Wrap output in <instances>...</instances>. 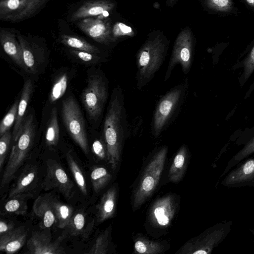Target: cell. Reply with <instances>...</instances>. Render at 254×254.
Masks as SVG:
<instances>
[{
	"mask_svg": "<svg viewBox=\"0 0 254 254\" xmlns=\"http://www.w3.org/2000/svg\"><path fill=\"white\" fill-rule=\"evenodd\" d=\"M101 130L107 147L108 162L116 170L121 160L124 142L130 133L124 94L119 85L112 91Z\"/></svg>",
	"mask_w": 254,
	"mask_h": 254,
	"instance_id": "cell-1",
	"label": "cell"
},
{
	"mask_svg": "<svg viewBox=\"0 0 254 254\" xmlns=\"http://www.w3.org/2000/svg\"><path fill=\"white\" fill-rule=\"evenodd\" d=\"M169 40L164 32L156 30L150 32L136 56V86L141 91L153 79L168 54Z\"/></svg>",
	"mask_w": 254,
	"mask_h": 254,
	"instance_id": "cell-2",
	"label": "cell"
},
{
	"mask_svg": "<svg viewBox=\"0 0 254 254\" xmlns=\"http://www.w3.org/2000/svg\"><path fill=\"white\" fill-rule=\"evenodd\" d=\"M99 65L88 68L80 98L90 128L95 129L103 122L109 94L108 79Z\"/></svg>",
	"mask_w": 254,
	"mask_h": 254,
	"instance_id": "cell-3",
	"label": "cell"
},
{
	"mask_svg": "<svg viewBox=\"0 0 254 254\" xmlns=\"http://www.w3.org/2000/svg\"><path fill=\"white\" fill-rule=\"evenodd\" d=\"M38 122L33 108L28 109L18 136L13 143L8 160L5 166L0 182L4 188L14 179L37 141L39 134Z\"/></svg>",
	"mask_w": 254,
	"mask_h": 254,
	"instance_id": "cell-4",
	"label": "cell"
},
{
	"mask_svg": "<svg viewBox=\"0 0 254 254\" xmlns=\"http://www.w3.org/2000/svg\"><path fill=\"white\" fill-rule=\"evenodd\" d=\"M188 89L189 80L187 77L160 98L151 124V131L154 138L159 137L176 118L185 102Z\"/></svg>",
	"mask_w": 254,
	"mask_h": 254,
	"instance_id": "cell-5",
	"label": "cell"
},
{
	"mask_svg": "<svg viewBox=\"0 0 254 254\" xmlns=\"http://www.w3.org/2000/svg\"><path fill=\"white\" fill-rule=\"evenodd\" d=\"M168 147L163 146L155 152L140 178L132 201V209L139 208L152 195L159 182L165 163Z\"/></svg>",
	"mask_w": 254,
	"mask_h": 254,
	"instance_id": "cell-6",
	"label": "cell"
},
{
	"mask_svg": "<svg viewBox=\"0 0 254 254\" xmlns=\"http://www.w3.org/2000/svg\"><path fill=\"white\" fill-rule=\"evenodd\" d=\"M61 116L68 135L85 155L90 151L85 121L76 99L69 95L61 102Z\"/></svg>",
	"mask_w": 254,
	"mask_h": 254,
	"instance_id": "cell-7",
	"label": "cell"
},
{
	"mask_svg": "<svg viewBox=\"0 0 254 254\" xmlns=\"http://www.w3.org/2000/svg\"><path fill=\"white\" fill-rule=\"evenodd\" d=\"M231 221L218 223L186 242L177 252L180 254H210L231 231Z\"/></svg>",
	"mask_w": 254,
	"mask_h": 254,
	"instance_id": "cell-8",
	"label": "cell"
},
{
	"mask_svg": "<svg viewBox=\"0 0 254 254\" xmlns=\"http://www.w3.org/2000/svg\"><path fill=\"white\" fill-rule=\"evenodd\" d=\"M194 45V38L190 28L189 27L184 28L175 41L164 81L170 78L177 64H180L184 74L189 73L193 60Z\"/></svg>",
	"mask_w": 254,
	"mask_h": 254,
	"instance_id": "cell-9",
	"label": "cell"
},
{
	"mask_svg": "<svg viewBox=\"0 0 254 254\" xmlns=\"http://www.w3.org/2000/svg\"><path fill=\"white\" fill-rule=\"evenodd\" d=\"M17 38L22 50L26 74L36 81L48 64L47 52L44 46L29 41L20 34Z\"/></svg>",
	"mask_w": 254,
	"mask_h": 254,
	"instance_id": "cell-10",
	"label": "cell"
},
{
	"mask_svg": "<svg viewBox=\"0 0 254 254\" xmlns=\"http://www.w3.org/2000/svg\"><path fill=\"white\" fill-rule=\"evenodd\" d=\"M49 0H1L0 20L18 22L31 17L39 12Z\"/></svg>",
	"mask_w": 254,
	"mask_h": 254,
	"instance_id": "cell-11",
	"label": "cell"
},
{
	"mask_svg": "<svg viewBox=\"0 0 254 254\" xmlns=\"http://www.w3.org/2000/svg\"><path fill=\"white\" fill-rule=\"evenodd\" d=\"M41 187L45 190H56L68 199L71 198L74 193V184L64 169L53 159L47 162L46 174Z\"/></svg>",
	"mask_w": 254,
	"mask_h": 254,
	"instance_id": "cell-12",
	"label": "cell"
},
{
	"mask_svg": "<svg viewBox=\"0 0 254 254\" xmlns=\"http://www.w3.org/2000/svg\"><path fill=\"white\" fill-rule=\"evenodd\" d=\"M79 28L97 42L108 47L116 45L112 34L111 20L104 16L89 17L80 20Z\"/></svg>",
	"mask_w": 254,
	"mask_h": 254,
	"instance_id": "cell-13",
	"label": "cell"
},
{
	"mask_svg": "<svg viewBox=\"0 0 254 254\" xmlns=\"http://www.w3.org/2000/svg\"><path fill=\"white\" fill-rule=\"evenodd\" d=\"M178 205L176 196L172 194L155 200L149 213L150 220L153 225L161 228L168 227L176 213Z\"/></svg>",
	"mask_w": 254,
	"mask_h": 254,
	"instance_id": "cell-14",
	"label": "cell"
},
{
	"mask_svg": "<svg viewBox=\"0 0 254 254\" xmlns=\"http://www.w3.org/2000/svg\"><path fill=\"white\" fill-rule=\"evenodd\" d=\"M45 109L47 114H43L39 130L42 133L45 145L50 149H53L58 146L61 138L58 108L56 105H49Z\"/></svg>",
	"mask_w": 254,
	"mask_h": 254,
	"instance_id": "cell-15",
	"label": "cell"
},
{
	"mask_svg": "<svg viewBox=\"0 0 254 254\" xmlns=\"http://www.w3.org/2000/svg\"><path fill=\"white\" fill-rule=\"evenodd\" d=\"M221 184L227 188L254 187V158L246 160L230 171Z\"/></svg>",
	"mask_w": 254,
	"mask_h": 254,
	"instance_id": "cell-16",
	"label": "cell"
},
{
	"mask_svg": "<svg viewBox=\"0 0 254 254\" xmlns=\"http://www.w3.org/2000/svg\"><path fill=\"white\" fill-rule=\"evenodd\" d=\"M27 247L30 254H60L65 253L58 241L53 242L50 232H35L28 240Z\"/></svg>",
	"mask_w": 254,
	"mask_h": 254,
	"instance_id": "cell-17",
	"label": "cell"
},
{
	"mask_svg": "<svg viewBox=\"0 0 254 254\" xmlns=\"http://www.w3.org/2000/svg\"><path fill=\"white\" fill-rule=\"evenodd\" d=\"M112 0H93L85 2L71 15L70 20L76 21L89 17L108 15L116 7Z\"/></svg>",
	"mask_w": 254,
	"mask_h": 254,
	"instance_id": "cell-18",
	"label": "cell"
},
{
	"mask_svg": "<svg viewBox=\"0 0 254 254\" xmlns=\"http://www.w3.org/2000/svg\"><path fill=\"white\" fill-rule=\"evenodd\" d=\"M0 42L4 51L15 65L21 72L26 74L22 48L15 34L6 29H1Z\"/></svg>",
	"mask_w": 254,
	"mask_h": 254,
	"instance_id": "cell-19",
	"label": "cell"
},
{
	"mask_svg": "<svg viewBox=\"0 0 254 254\" xmlns=\"http://www.w3.org/2000/svg\"><path fill=\"white\" fill-rule=\"evenodd\" d=\"M35 81L29 76L25 78L19 97L16 119L12 130V142L15 141L28 112V105L35 90Z\"/></svg>",
	"mask_w": 254,
	"mask_h": 254,
	"instance_id": "cell-20",
	"label": "cell"
},
{
	"mask_svg": "<svg viewBox=\"0 0 254 254\" xmlns=\"http://www.w3.org/2000/svg\"><path fill=\"white\" fill-rule=\"evenodd\" d=\"M74 74L75 70L68 67H64L56 73L48 97V105H56L65 94Z\"/></svg>",
	"mask_w": 254,
	"mask_h": 254,
	"instance_id": "cell-21",
	"label": "cell"
},
{
	"mask_svg": "<svg viewBox=\"0 0 254 254\" xmlns=\"http://www.w3.org/2000/svg\"><path fill=\"white\" fill-rule=\"evenodd\" d=\"M54 197L51 194L39 195L34 202L33 210L41 220L40 226L42 229L49 228L56 223Z\"/></svg>",
	"mask_w": 254,
	"mask_h": 254,
	"instance_id": "cell-22",
	"label": "cell"
},
{
	"mask_svg": "<svg viewBox=\"0 0 254 254\" xmlns=\"http://www.w3.org/2000/svg\"><path fill=\"white\" fill-rule=\"evenodd\" d=\"M38 182V170L33 165H27L18 176L16 182L10 189L8 198L25 194L32 193Z\"/></svg>",
	"mask_w": 254,
	"mask_h": 254,
	"instance_id": "cell-23",
	"label": "cell"
},
{
	"mask_svg": "<svg viewBox=\"0 0 254 254\" xmlns=\"http://www.w3.org/2000/svg\"><path fill=\"white\" fill-rule=\"evenodd\" d=\"M27 236V230L23 226L0 236V250L8 254L16 253L24 245Z\"/></svg>",
	"mask_w": 254,
	"mask_h": 254,
	"instance_id": "cell-24",
	"label": "cell"
},
{
	"mask_svg": "<svg viewBox=\"0 0 254 254\" xmlns=\"http://www.w3.org/2000/svg\"><path fill=\"white\" fill-rule=\"evenodd\" d=\"M118 190L112 186L105 191L96 205L97 222H103L114 217L117 206Z\"/></svg>",
	"mask_w": 254,
	"mask_h": 254,
	"instance_id": "cell-25",
	"label": "cell"
},
{
	"mask_svg": "<svg viewBox=\"0 0 254 254\" xmlns=\"http://www.w3.org/2000/svg\"><path fill=\"white\" fill-rule=\"evenodd\" d=\"M189 151L186 144L182 145L177 152L170 166L168 178L170 181L177 183L183 178L187 167Z\"/></svg>",
	"mask_w": 254,
	"mask_h": 254,
	"instance_id": "cell-26",
	"label": "cell"
},
{
	"mask_svg": "<svg viewBox=\"0 0 254 254\" xmlns=\"http://www.w3.org/2000/svg\"><path fill=\"white\" fill-rule=\"evenodd\" d=\"M86 223L84 212L82 210H77L73 214L66 227L69 234L72 236L81 235L84 238H87L92 229L94 222H91L87 225Z\"/></svg>",
	"mask_w": 254,
	"mask_h": 254,
	"instance_id": "cell-27",
	"label": "cell"
},
{
	"mask_svg": "<svg viewBox=\"0 0 254 254\" xmlns=\"http://www.w3.org/2000/svg\"><path fill=\"white\" fill-rule=\"evenodd\" d=\"M68 54L71 59L75 63L89 67L106 62L108 58L106 54H96L72 49L69 50Z\"/></svg>",
	"mask_w": 254,
	"mask_h": 254,
	"instance_id": "cell-28",
	"label": "cell"
},
{
	"mask_svg": "<svg viewBox=\"0 0 254 254\" xmlns=\"http://www.w3.org/2000/svg\"><path fill=\"white\" fill-rule=\"evenodd\" d=\"M33 195V193H25L9 197L4 204L2 211L4 213L24 215L28 208L27 200Z\"/></svg>",
	"mask_w": 254,
	"mask_h": 254,
	"instance_id": "cell-29",
	"label": "cell"
},
{
	"mask_svg": "<svg viewBox=\"0 0 254 254\" xmlns=\"http://www.w3.org/2000/svg\"><path fill=\"white\" fill-rule=\"evenodd\" d=\"M65 156L70 170L79 189L83 194L87 195L88 191L84 175L71 149L66 151Z\"/></svg>",
	"mask_w": 254,
	"mask_h": 254,
	"instance_id": "cell-30",
	"label": "cell"
},
{
	"mask_svg": "<svg viewBox=\"0 0 254 254\" xmlns=\"http://www.w3.org/2000/svg\"><path fill=\"white\" fill-rule=\"evenodd\" d=\"M61 42L64 45L72 49L86 51L96 54H105L97 47L75 36L63 35L61 37Z\"/></svg>",
	"mask_w": 254,
	"mask_h": 254,
	"instance_id": "cell-31",
	"label": "cell"
},
{
	"mask_svg": "<svg viewBox=\"0 0 254 254\" xmlns=\"http://www.w3.org/2000/svg\"><path fill=\"white\" fill-rule=\"evenodd\" d=\"M53 205L57 226L62 229L66 228L73 214L72 207L55 197L54 198Z\"/></svg>",
	"mask_w": 254,
	"mask_h": 254,
	"instance_id": "cell-32",
	"label": "cell"
},
{
	"mask_svg": "<svg viewBox=\"0 0 254 254\" xmlns=\"http://www.w3.org/2000/svg\"><path fill=\"white\" fill-rule=\"evenodd\" d=\"M134 249L137 254H158L164 251V247L160 242L139 237L134 241Z\"/></svg>",
	"mask_w": 254,
	"mask_h": 254,
	"instance_id": "cell-33",
	"label": "cell"
},
{
	"mask_svg": "<svg viewBox=\"0 0 254 254\" xmlns=\"http://www.w3.org/2000/svg\"><path fill=\"white\" fill-rule=\"evenodd\" d=\"M112 175L106 168L103 166H94L90 173V179L93 190L96 193L99 192L109 183Z\"/></svg>",
	"mask_w": 254,
	"mask_h": 254,
	"instance_id": "cell-34",
	"label": "cell"
},
{
	"mask_svg": "<svg viewBox=\"0 0 254 254\" xmlns=\"http://www.w3.org/2000/svg\"><path fill=\"white\" fill-rule=\"evenodd\" d=\"M93 133L91 149L94 155L100 160L108 161V151L106 143L102 131L90 128Z\"/></svg>",
	"mask_w": 254,
	"mask_h": 254,
	"instance_id": "cell-35",
	"label": "cell"
},
{
	"mask_svg": "<svg viewBox=\"0 0 254 254\" xmlns=\"http://www.w3.org/2000/svg\"><path fill=\"white\" fill-rule=\"evenodd\" d=\"M254 153V136L246 143L244 147L234 155L228 161L225 169L220 178L228 173L234 166L238 165L243 160Z\"/></svg>",
	"mask_w": 254,
	"mask_h": 254,
	"instance_id": "cell-36",
	"label": "cell"
},
{
	"mask_svg": "<svg viewBox=\"0 0 254 254\" xmlns=\"http://www.w3.org/2000/svg\"><path fill=\"white\" fill-rule=\"evenodd\" d=\"M112 227L110 226L102 231L97 237L88 254H105L108 253Z\"/></svg>",
	"mask_w": 254,
	"mask_h": 254,
	"instance_id": "cell-37",
	"label": "cell"
},
{
	"mask_svg": "<svg viewBox=\"0 0 254 254\" xmlns=\"http://www.w3.org/2000/svg\"><path fill=\"white\" fill-rule=\"evenodd\" d=\"M19 98H17L12 104L7 113L4 116L0 123V136L5 132L11 129L15 122Z\"/></svg>",
	"mask_w": 254,
	"mask_h": 254,
	"instance_id": "cell-38",
	"label": "cell"
},
{
	"mask_svg": "<svg viewBox=\"0 0 254 254\" xmlns=\"http://www.w3.org/2000/svg\"><path fill=\"white\" fill-rule=\"evenodd\" d=\"M112 34L114 42L117 44L121 40L133 37L135 32L130 26L118 21L113 25Z\"/></svg>",
	"mask_w": 254,
	"mask_h": 254,
	"instance_id": "cell-39",
	"label": "cell"
},
{
	"mask_svg": "<svg viewBox=\"0 0 254 254\" xmlns=\"http://www.w3.org/2000/svg\"><path fill=\"white\" fill-rule=\"evenodd\" d=\"M11 129L0 136V170L1 171L6 159L9 146L12 141V133Z\"/></svg>",
	"mask_w": 254,
	"mask_h": 254,
	"instance_id": "cell-40",
	"label": "cell"
},
{
	"mask_svg": "<svg viewBox=\"0 0 254 254\" xmlns=\"http://www.w3.org/2000/svg\"><path fill=\"white\" fill-rule=\"evenodd\" d=\"M206 4L212 9L226 11L232 6L231 0H205Z\"/></svg>",
	"mask_w": 254,
	"mask_h": 254,
	"instance_id": "cell-41",
	"label": "cell"
},
{
	"mask_svg": "<svg viewBox=\"0 0 254 254\" xmlns=\"http://www.w3.org/2000/svg\"><path fill=\"white\" fill-rule=\"evenodd\" d=\"M244 78L247 80L254 70V46L244 63Z\"/></svg>",
	"mask_w": 254,
	"mask_h": 254,
	"instance_id": "cell-42",
	"label": "cell"
},
{
	"mask_svg": "<svg viewBox=\"0 0 254 254\" xmlns=\"http://www.w3.org/2000/svg\"><path fill=\"white\" fill-rule=\"evenodd\" d=\"M14 226L12 222L1 219L0 221V236L11 231L14 228Z\"/></svg>",
	"mask_w": 254,
	"mask_h": 254,
	"instance_id": "cell-43",
	"label": "cell"
},
{
	"mask_svg": "<svg viewBox=\"0 0 254 254\" xmlns=\"http://www.w3.org/2000/svg\"><path fill=\"white\" fill-rule=\"evenodd\" d=\"M179 0H166V5L171 8H173Z\"/></svg>",
	"mask_w": 254,
	"mask_h": 254,
	"instance_id": "cell-44",
	"label": "cell"
},
{
	"mask_svg": "<svg viewBox=\"0 0 254 254\" xmlns=\"http://www.w3.org/2000/svg\"><path fill=\"white\" fill-rule=\"evenodd\" d=\"M246 1L249 5L254 6V0H246Z\"/></svg>",
	"mask_w": 254,
	"mask_h": 254,
	"instance_id": "cell-45",
	"label": "cell"
},
{
	"mask_svg": "<svg viewBox=\"0 0 254 254\" xmlns=\"http://www.w3.org/2000/svg\"><path fill=\"white\" fill-rule=\"evenodd\" d=\"M250 231L252 233V234L254 236V229H250Z\"/></svg>",
	"mask_w": 254,
	"mask_h": 254,
	"instance_id": "cell-46",
	"label": "cell"
}]
</instances>
